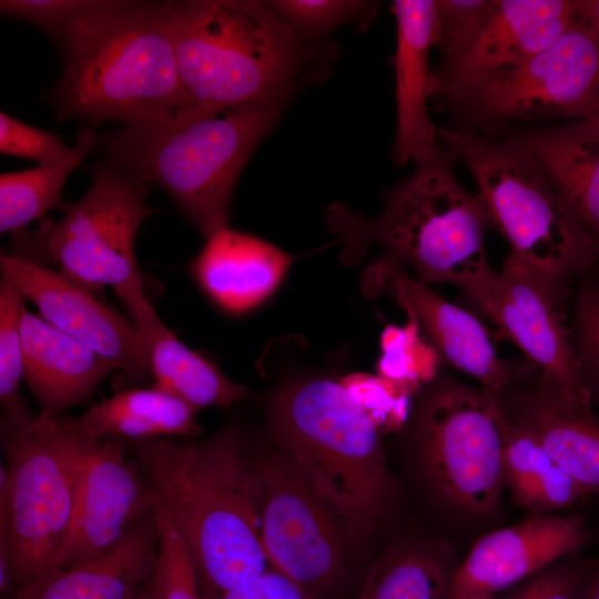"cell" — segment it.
<instances>
[{
	"label": "cell",
	"mask_w": 599,
	"mask_h": 599,
	"mask_svg": "<svg viewBox=\"0 0 599 599\" xmlns=\"http://www.w3.org/2000/svg\"><path fill=\"white\" fill-rule=\"evenodd\" d=\"M133 451L150 483L176 508L201 591L221 593L267 570L258 453L237 427L196 444L134 441Z\"/></svg>",
	"instance_id": "obj_1"
},
{
	"label": "cell",
	"mask_w": 599,
	"mask_h": 599,
	"mask_svg": "<svg viewBox=\"0 0 599 599\" xmlns=\"http://www.w3.org/2000/svg\"><path fill=\"white\" fill-rule=\"evenodd\" d=\"M166 7L182 92L173 120L287 100L308 50L266 1L189 0Z\"/></svg>",
	"instance_id": "obj_2"
},
{
	"label": "cell",
	"mask_w": 599,
	"mask_h": 599,
	"mask_svg": "<svg viewBox=\"0 0 599 599\" xmlns=\"http://www.w3.org/2000/svg\"><path fill=\"white\" fill-rule=\"evenodd\" d=\"M60 119L138 125L167 121L182 102L166 2L111 1L62 40Z\"/></svg>",
	"instance_id": "obj_3"
},
{
	"label": "cell",
	"mask_w": 599,
	"mask_h": 599,
	"mask_svg": "<svg viewBox=\"0 0 599 599\" xmlns=\"http://www.w3.org/2000/svg\"><path fill=\"white\" fill-rule=\"evenodd\" d=\"M275 447L326 500L359 548L387 514L393 479L380 432L339 380L292 382L268 406Z\"/></svg>",
	"instance_id": "obj_4"
},
{
	"label": "cell",
	"mask_w": 599,
	"mask_h": 599,
	"mask_svg": "<svg viewBox=\"0 0 599 599\" xmlns=\"http://www.w3.org/2000/svg\"><path fill=\"white\" fill-rule=\"evenodd\" d=\"M453 159L440 149L416 162L374 221L335 207L331 227L341 235L346 254L352 258L376 243L424 283L456 285L466 297L478 290L494 273L485 248L490 222L478 194L457 180Z\"/></svg>",
	"instance_id": "obj_5"
},
{
	"label": "cell",
	"mask_w": 599,
	"mask_h": 599,
	"mask_svg": "<svg viewBox=\"0 0 599 599\" xmlns=\"http://www.w3.org/2000/svg\"><path fill=\"white\" fill-rule=\"evenodd\" d=\"M247 103L189 120L123 125L104 138L111 162L165 190L206 237L227 227L238 175L284 103Z\"/></svg>",
	"instance_id": "obj_6"
},
{
	"label": "cell",
	"mask_w": 599,
	"mask_h": 599,
	"mask_svg": "<svg viewBox=\"0 0 599 599\" xmlns=\"http://www.w3.org/2000/svg\"><path fill=\"white\" fill-rule=\"evenodd\" d=\"M0 429V590L14 595L57 570L91 438L44 413L21 426L1 422Z\"/></svg>",
	"instance_id": "obj_7"
},
{
	"label": "cell",
	"mask_w": 599,
	"mask_h": 599,
	"mask_svg": "<svg viewBox=\"0 0 599 599\" xmlns=\"http://www.w3.org/2000/svg\"><path fill=\"white\" fill-rule=\"evenodd\" d=\"M439 142L473 175L507 256L559 290L598 254L597 237L568 206L534 156L507 138L494 142L468 129H438Z\"/></svg>",
	"instance_id": "obj_8"
},
{
	"label": "cell",
	"mask_w": 599,
	"mask_h": 599,
	"mask_svg": "<svg viewBox=\"0 0 599 599\" xmlns=\"http://www.w3.org/2000/svg\"><path fill=\"white\" fill-rule=\"evenodd\" d=\"M508 428L501 396L434 378L416 407L413 435L424 474L446 505L475 517L497 509L506 484Z\"/></svg>",
	"instance_id": "obj_9"
},
{
	"label": "cell",
	"mask_w": 599,
	"mask_h": 599,
	"mask_svg": "<svg viewBox=\"0 0 599 599\" xmlns=\"http://www.w3.org/2000/svg\"><path fill=\"white\" fill-rule=\"evenodd\" d=\"M434 97L475 124L590 115L599 102V33L576 22L531 58L440 87Z\"/></svg>",
	"instance_id": "obj_10"
},
{
	"label": "cell",
	"mask_w": 599,
	"mask_h": 599,
	"mask_svg": "<svg viewBox=\"0 0 599 599\" xmlns=\"http://www.w3.org/2000/svg\"><path fill=\"white\" fill-rule=\"evenodd\" d=\"M148 192V182L113 162L98 165L89 190L65 206L42 243L64 276L93 294L113 287L130 314L151 307L134 253L136 232L152 212Z\"/></svg>",
	"instance_id": "obj_11"
},
{
	"label": "cell",
	"mask_w": 599,
	"mask_h": 599,
	"mask_svg": "<svg viewBox=\"0 0 599 599\" xmlns=\"http://www.w3.org/2000/svg\"><path fill=\"white\" fill-rule=\"evenodd\" d=\"M258 467L265 556L275 569L322 599L343 576L349 542L342 522L276 447L258 453Z\"/></svg>",
	"instance_id": "obj_12"
},
{
	"label": "cell",
	"mask_w": 599,
	"mask_h": 599,
	"mask_svg": "<svg viewBox=\"0 0 599 599\" xmlns=\"http://www.w3.org/2000/svg\"><path fill=\"white\" fill-rule=\"evenodd\" d=\"M558 290L508 257L467 296L540 372V382L568 400L590 407L591 394L557 304Z\"/></svg>",
	"instance_id": "obj_13"
},
{
	"label": "cell",
	"mask_w": 599,
	"mask_h": 599,
	"mask_svg": "<svg viewBox=\"0 0 599 599\" xmlns=\"http://www.w3.org/2000/svg\"><path fill=\"white\" fill-rule=\"evenodd\" d=\"M2 278L35 305L39 316L110 361L130 382L149 373L145 342L132 319L78 283L29 258L1 253Z\"/></svg>",
	"instance_id": "obj_14"
},
{
	"label": "cell",
	"mask_w": 599,
	"mask_h": 599,
	"mask_svg": "<svg viewBox=\"0 0 599 599\" xmlns=\"http://www.w3.org/2000/svg\"><path fill=\"white\" fill-rule=\"evenodd\" d=\"M148 476L126 456L122 439H91L78 501L57 570L72 567L112 549L153 509Z\"/></svg>",
	"instance_id": "obj_15"
},
{
	"label": "cell",
	"mask_w": 599,
	"mask_h": 599,
	"mask_svg": "<svg viewBox=\"0 0 599 599\" xmlns=\"http://www.w3.org/2000/svg\"><path fill=\"white\" fill-rule=\"evenodd\" d=\"M364 283L369 293L388 291L448 365L505 396L511 369L476 315L445 300L386 254L368 267Z\"/></svg>",
	"instance_id": "obj_16"
},
{
	"label": "cell",
	"mask_w": 599,
	"mask_h": 599,
	"mask_svg": "<svg viewBox=\"0 0 599 599\" xmlns=\"http://www.w3.org/2000/svg\"><path fill=\"white\" fill-rule=\"evenodd\" d=\"M589 540L585 516L531 515L480 538L458 565L450 599L491 596Z\"/></svg>",
	"instance_id": "obj_17"
},
{
	"label": "cell",
	"mask_w": 599,
	"mask_h": 599,
	"mask_svg": "<svg viewBox=\"0 0 599 599\" xmlns=\"http://www.w3.org/2000/svg\"><path fill=\"white\" fill-rule=\"evenodd\" d=\"M396 19L395 98L396 133L393 158L398 165L419 162L437 153L438 129L428 112L435 77L429 67L435 45V0H395Z\"/></svg>",
	"instance_id": "obj_18"
},
{
	"label": "cell",
	"mask_w": 599,
	"mask_h": 599,
	"mask_svg": "<svg viewBox=\"0 0 599 599\" xmlns=\"http://www.w3.org/2000/svg\"><path fill=\"white\" fill-rule=\"evenodd\" d=\"M578 0H495L470 45L434 71L435 91L476 74L520 63L577 22Z\"/></svg>",
	"instance_id": "obj_19"
},
{
	"label": "cell",
	"mask_w": 599,
	"mask_h": 599,
	"mask_svg": "<svg viewBox=\"0 0 599 599\" xmlns=\"http://www.w3.org/2000/svg\"><path fill=\"white\" fill-rule=\"evenodd\" d=\"M24 380L41 413L59 416L85 400L115 366L26 306L21 315Z\"/></svg>",
	"instance_id": "obj_20"
},
{
	"label": "cell",
	"mask_w": 599,
	"mask_h": 599,
	"mask_svg": "<svg viewBox=\"0 0 599 599\" xmlns=\"http://www.w3.org/2000/svg\"><path fill=\"white\" fill-rule=\"evenodd\" d=\"M293 261L291 254L260 237L225 227L207 238L191 272L216 305L241 314L275 291Z\"/></svg>",
	"instance_id": "obj_21"
},
{
	"label": "cell",
	"mask_w": 599,
	"mask_h": 599,
	"mask_svg": "<svg viewBox=\"0 0 599 599\" xmlns=\"http://www.w3.org/2000/svg\"><path fill=\"white\" fill-rule=\"evenodd\" d=\"M158 550L152 509L109 551L55 570L20 588L12 599H135L153 576Z\"/></svg>",
	"instance_id": "obj_22"
},
{
	"label": "cell",
	"mask_w": 599,
	"mask_h": 599,
	"mask_svg": "<svg viewBox=\"0 0 599 599\" xmlns=\"http://www.w3.org/2000/svg\"><path fill=\"white\" fill-rule=\"evenodd\" d=\"M511 422L527 429L551 459L589 495L599 494V416L549 385L517 393L506 406Z\"/></svg>",
	"instance_id": "obj_23"
},
{
	"label": "cell",
	"mask_w": 599,
	"mask_h": 599,
	"mask_svg": "<svg viewBox=\"0 0 599 599\" xmlns=\"http://www.w3.org/2000/svg\"><path fill=\"white\" fill-rule=\"evenodd\" d=\"M509 139L534 156L580 222L599 236V115Z\"/></svg>",
	"instance_id": "obj_24"
},
{
	"label": "cell",
	"mask_w": 599,
	"mask_h": 599,
	"mask_svg": "<svg viewBox=\"0 0 599 599\" xmlns=\"http://www.w3.org/2000/svg\"><path fill=\"white\" fill-rule=\"evenodd\" d=\"M146 346L154 386L181 398L195 409L230 407L247 396L246 388L184 345L151 306L130 314Z\"/></svg>",
	"instance_id": "obj_25"
},
{
	"label": "cell",
	"mask_w": 599,
	"mask_h": 599,
	"mask_svg": "<svg viewBox=\"0 0 599 599\" xmlns=\"http://www.w3.org/2000/svg\"><path fill=\"white\" fill-rule=\"evenodd\" d=\"M196 412L181 398L153 386L119 392L80 417L68 419L73 430L87 438L142 441L196 435Z\"/></svg>",
	"instance_id": "obj_26"
},
{
	"label": "cell",
	"mask_w": 599,
	"mask_h": 599,
	"mask_svg": "<svg viewBox=\"0 0 599 599\" xmlns=\"http://www.w3.org/2000/svg\"><path fill=\"white\" fill-rule=\"evenodd\" d=\"M458 565L441 546L393 542L368 569L357 599H450Z\"/></svg>",
	"instance_id": "obj_27"
},
{
	"label": "cell",
	"mask_w": 599,
	"mask_h": 599,
	"mask_svg": "<svg viewBox=\"0 0 599 599\" xmlns=\"http://www.w3.org/2000/svg\"><path fill=\"white\" fill-rule=\"evenodd\" d=\"M504 470L514 500L531 515L552 514L589 495L527 429L510 419Z\"/></svg>",
	"instance_id": "obj_28"
},
{
	"label": "cell",
	"mask_w": 599,
	"mask_h": 599,
	"mask_svg": "<svg viewBox=\"0 0 599 599\" xmlns=\"http://www.w3.org/2000/svg\"><path fill=\"white\" fill-rule=\"evenodd\" d=\"M92 129L79 134L77 143L61 160L37 167L0 175V231L21 230L61 201L62 187L82 161L97 146Z\"/></svg>",
	"instance_id": "obj_29"
},
{
	"label": "cell",
	"mask_w": 599,
	"mask_h": 599,
	"mask_svg": "<svg viewBox=\"0 0 599 599\" xmlns=\"http://www.w3.org/2000/svg\"><path fill=\"white\" fill-rule=\"evenodd\" d=\"M153 489L159 550L153 581L160 599H203L195 562L173 501Z\"/></svg>",
	"instance_id": "obj_30"
},
{
	"label": "cell",
	"mask_w": 599,
	"mask_h": 599,
	"mask_svg": "<svg viewBox=\"0 0 599 599\" xmlns=\"http://www.w3.org/2000/svg\"><path fill=\"white\" fill-rule=\"evenodd\" d=\"M24 298L7 280L0 282V405L1 422L21 426L32 416L20 394L24 379L21 315Z\"/></svg>",
	"instance_id": "obj_31"
},
{
	"label": "cell",
	"mask_w": 599,
	"mask_h": 599,
	"mask_svg": "<svg viewBox=\"0 0 599 599\" xmlns=\"http://www.w3.org/2000/svg\"><path fill=\"white\" fill-rule=\"evenodd\" d=\"M419 329L418 324L408 318L404 328L388 326L380 337L383 355L377 366L378 375L400 384L410 394L422 382L433 380L438 355L420 338Z\"/></svg>",
	"instance_id": "obj_32"
},
{
	"label": "cell",
	"mask_w": 599,
	"mask_h": 599,
	"mask_svg": "<svg viewBox=\"0 0 599 599\" xmlns=\"http://www.w3.org/2000/svg\"><path fill=\"white\" fill-rule=\"evenodd\" d=\"M267 4L300 38L324 35L361 14L375 13L373 2L354 0H274Z\"/></svg>",
	"instance_id": "obj_33"
},
{
	"label": "cell",
	"mask_w": 599,
	"mask_h": 599,
	"mask_svg": "<svg viewBox=\"0 0 599 599\" xmlns=\"http://www.w3.org/2000/svg\"><path fill=\"white\" fill-rule=\"evenodd\" d=\"M353 399L365 410L377 429L395 430L407 416L412 395L400 384L380 375L353 373L339 379Z\"/></svg>",
	"instance_id": "obj_34"
},
{
	"label": "cell",
	"mask_w": 599,
	"mask_h": 599,
	"mask_svg": "<svg viewBox=\"0 0 599 599\" xmlns=\"http://www.w3.org/2000/svg\"><path fill=\"white\" fill-rule=\"evenodd\" d=\"M495 0H435V45L443 63L459 57L489 17Z\"/></svg>",
	"instance_id": "obj_35"
},
{
	"label": "cell",
	"mask_w": 599,
	"mask_h": 599,
	"mask_svg": "<svg viewBox=\"0 0 599 599\" xmlns=\"http://www.w3.org/2000/svg\"><path fill=\"white\" fill-rule=\"evenodd\" d=\"M111 0H2L0 11L47 30L60 41L84 18L106 8Z\"/></svg>",
	"instance_id": "obj_36"
},
{
	"label": "cell",
	"mask_w": 599,
	"mask_h": 599,
	"mask_svg": "<svg viewBox=\"0 0 599 599\" xmlns=\"http://www.w3.org/2000/svg\"><path fill=\"white\" fill-rule=\"evenodd\" d=\"M576 355L590 394L599 395V285H585L575 308Z\"/></svg>",
	"instance_id": "obj_37"
},
{
	"label": "cell",
	"mask_w": 599,
	"mask_h": 599,
	"mask_svg": "<svg viewBox=\"0 0 599 599\" xmlns=\"http://www.w3.org/2000/svg\"><path fill=\"white\" fill-rule=\"evenodd\" d=\"M70 150L53 133L28 125L4 112L0 113V152L2 154L48 164L61 160Z\"/></svg>",
	"instance_id": "obj_38"
},
{
	"label": "cell",
	"mask_w": 599,
	"mask_h": 599,
	"mask_svg": "<svg viewBox=\"0 0 599 599\" xmlns=\"http://www.w3.org/2000/svg\"><path fill=\"white\" fill-rule=\"evenodd\" d=\"M589 561H557L532 576L512 599H572L585 577Z\"/></svg>",
	"instance_id": "obj_39"
},
{
	"label": "cell",
	"mask_w": 599,
	"mask_h": 599,
	"mask_svg": "<svg viewBox=\"0 0 599 599\" xmlns=\"http://www.w3.org/2000/svg\"><path fill=\"white\" fill-rule=\"evenodd\" d=\"M201 592L203 599H319L277 569L221 593Z\"/></svg>",
	"instance_id": "obj_40"
},
{
	"label": "cell",
	"mask_w": 599,
	"mask_h": 599,
	"mask_svg": "<svg viewBox=\"0 0 599 599\" xmlns=\"http://www.w3.org/2000/svg\"><path fill=\"white\" fill-rule=\"evenodd\" d=\"M572 599H599V557L591 560L588 571L573 592Z\"/></svg>",
	"instance_id": "obj_41"
},
{
	"label": "cell",
	"mask_w": 599,
	"mask_h": 599,
	"mask_svg": "<svg viewBox=\"0 0 599 599\" xmlns=\"http://www.w3.org/2000/svg\"><path fill=\"white\" fill-rule=\"evenodd\" d=\"M577 22L599 33V0H578Z\"/></svg>",
	"instance_id": "obj_42"
},
{
	"label": "cell",
	"mask_w": 599,
	"mask_h": 599,
	"mask_svg": "<svg viewBox=\"0 0 599 599\" xmlns=\"http://www.w3.org/2000/svg\"><path fill=\"white\" fill-rule=\"evenodd\" d=\"M135 599H160L153 576L142 586Z\"/></svg>",
	"instance_id": "obj_43"
},
{
	"label": "cell",
	"mask_w": 599,
	"mask_h": 599,
	"mask_svg": "<svg viewBox=\"0 0 599 599\" xmlns=\"http://www.w3.org/2000/svg\"><path fill=\"white\" fill-rule=\"evenodd\" d=\"M466 599H496L491 596H480V597H471V598H466Z\"/></svg>",
	"instance_id": "obj_44"
},
{
	"label": "cell",
	"mask_w": 599,
	"mask_h": 599,
	"mask_svg": "<svg viewBox=\"0 0 599 599\" xmlns=\"http://www.w3.org/2000/svg\"><path fill=\"white\" fill-rule=\"evenodd\" d=\"M593 113L599 115V102H598V104H597V106H596ZM593 113H592V114H593Z\"/></svg>",
	"instance_id": "obj_45"
}]
</instances>
